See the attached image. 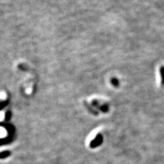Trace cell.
<instances>
[{
  "mask_svg": "<svg viewBox=\"0 0 164 164\" xmlns=\"http://www.w3.org/2000/svg\"><path fill=\"white\" fill-rule=\"evenodd\" d=\"M103 140V137L102 134H98L96 135V137L94 138V139H93L91 141L90 146L91 148H96L98 146L101 145Z\"/></svg>",
  "mask_w": 164,
  "mask_h": 164,
  "instance_id": "1",
  "label": "cell"
},
{
  "mask_svg": "<svg viewBox=\"0 0 164 164\" xmlns=\"http://www.w3.org/2000/svg\"><path fill=\"white\" fill-rule=\"evenodd\" d=\"M111 83L114 87H118L119 86V81L117 78H112Z\"/></svg>",
  "mask_w": 164,
  "mask_h": 164,
  "instance_id": "2",
  "label": "cell"
},
{
  "mask_svg": "<svg viewBox=\"0 0 164 164\" xmlns=\"http://www.w3.org/2000/svg\"><path fill=\"white\" fill-rule=\"evenodd\" d=\"M160 74H161L162 84L164 85V66H161L160 67Z\"/></svg>",
  "mask_w": 164,
  "mask_h": 164,
  "instance_id": "3",
  "label": "cell"
},
{
  "mask_svg": "<svg viewBox=\"0 0 164 164\" xmlns=\"http://www.w3.org/2000/svg\"><path fill=\"white\" fill-rule=\"evenodd\" d=\"M100 108L103 112H107L108 111V109H108V106L107 105H103L101 107H100Z\"/></svg>",
  "mask_w": 164,
  "mask_h": 164,
  "instance_id": "4",
  "label": "cell"
},
{
  "mask_svg": "<svg viewBox=\"0 0 164 164\" xmlns=\"http://www.w3.org/2000/svg\"><path fill=\"white\" fill-rule=\"evenodd\" d=\"M4 118V114L3 113H0V121L2 120Z\"/></svg>",
  "mask_w": 164,
  "mask_h": 164,
  "instance_id": "5",
  "label": "cell"
}]
</instances>
